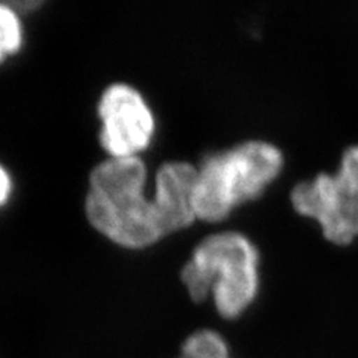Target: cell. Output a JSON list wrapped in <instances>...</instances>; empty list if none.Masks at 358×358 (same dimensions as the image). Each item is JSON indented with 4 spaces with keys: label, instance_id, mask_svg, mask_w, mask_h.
<instances>
[{
    "label": "cell",
    "instance_id": "obj_1",
    "mask_svg": "<svg viewBox=\"0 0 358 358\" xmlns=\"http://www.w3.org/2000/svg\"><path fill=\"white\" fill-rule=\"evenodd\" d=\"M145 181L147 167L139 157H109L90 175L87 218L124 248H145L163 238L154 201L143 193Z\"/></svg>",
    "mask_w": 358,
    "mask_h": 358
},
{
    "label": "cell",
    "instance_id": "obj_2",
    "mask_svg": "<svg viewBox=\"0 0 358 358\" xmlns=\"http://www.w3.org/2000/svg\"><path fill=\"white\" fill-rule=\"evenodd\" d=\"M260 252L236 230L212 233L201 241L182 267L181 279L189 297L214 299L220 315L234 320L251 306L260 289Z\"/></svg>",
    "mask_w": 358,
    "mask_h": 358
},
{
    "label": "cell",
    "instance_id": "obj_3",
    "mask_svg": "<svg viewBox=\"0 0 358 358\" xmlns=\"http://www.w3.org/2000/svg\"><path fill=\"white\" fill-rule=\"evenodd\" d=\"M284 167V154L267 141H245L209 154L197 167L196 218L221 221L245 201L259 197Z\"/></svg>",
    "mask_w": 358,
    "mask_h": 358
},
{
    "label": "cell",
    "instance_id": "obj_4",
    "mask_svg": "<svg viewBox=\"0 0 358 358\" xmlns=\"http://www.w3.org/2000/svg\"><path fill=\"white\" fill-rule=\"evenodd\" d=\"M291 203L299 214L317 220L333 243L348 245L358 238V143L345 150L334 173L299 182Z\"/></svg>",
    "mask_w": 358,
    "mask_h": 358
},
{
    "label": "cell",
    "instance_id": "obj_5",
    "mask_svg": "<svg viewBox=\"0 0 358 358\" xmlns=\"http://www.w3.org/2000/svg\"><path fill=\"white\" fill-rule=\"evenodd\" d=\"M103 148L110 157H138L154 134V115L145 99L133 87L114 84L99 103Z\"/></svg>",
    "mask_w": 358,
    "mask_h": 358
},
{
    "label": "cell",
    "instance_id": "obj_6",
    "mask_svg": "<svg viewBox=\"0 0 358 358\" xmlns=\"http://www.w3.org/2000/svg\"><path fill=\"white\" fill-rule=\"evenodd\" d=\"M196 178L197 167L187 162L164 163L157 172L152 201L163 236L188 227L196 220Z\"/></svg>",
    "mask_w": 358,
    "mask_h": 358
},
{
    "label": "cell",
    "instance_id": "obj_7",
    "mask_svg": "<svg viewBox=\"0 0 358 358\" xmlns=\"http://www.w3.org/2000/svg\"><path fill=\"white\" fill-rule=\"evenodd\" d=\"M181 352V358H230L227 342L222 336L206 329L189 334L182 343Z\"/></svg>",
    "mask_w": 358,
    "mask_h": 358
},
{
    "label": "cell",
    "instance_id": "obj_8",
    "mask_svg": "<svg viewBox=\"0 0 358 358\" xmlns=\"http://www.w3.org/2000/svg\"><path fill=\"white\" fill-rule=\"evenodd\" d=\"M21 45V26L15 10L0 3V62L15 52Z\"/></svg>",
    "mask_w": 358,
    "mask_h": 358
},
{
    "label": "cell",
    "instance_id": "obj_9",
    "mask_svg": "<svg viewBox=\"0 0 358 358\" xmlns=\"http://www.w3.org/2000/svg\"><path fill=\"white\" fill-rule=\"evenodd\" d=\"M9 192H10V179L6 171L0 166V205L6 200V197L9 196Z\"/></svg>",
    "mask_w": 358,
    "mask_h": 358
}]
</instances>
